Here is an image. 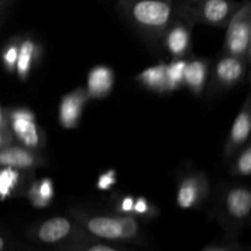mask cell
I'll list each match as a JSON object with an SVG mask.
<instances>
[{
  "label": "cell",
  "instance_id": "obj_1",
  "mask_svg": "<svg viewBox=\"0 0 251 251\" xmlns=\"http://www.w3.org/2000/svg\"><path fill=\"white\" fill-rule=\"evenodd\" d=\"M68 215L96 240L125 245L147 244L140 221L132 216L98 212L80 206L68 207Z\"/></svg>",
  "mask_w": 251,
  "mask_h": 251
},
{
  "label": "cell",
  "instance_id": "obj_2",
  "mask_svg": "<svg viewBox=\"0 0 251 251\" xmlns=\"http://www.w3.org/2000/svg\"><path fill=\"white\" fill-rule=\"evenodd\" d=\"M115 10L150 44H157L174 17V0H118Z\"/></svg>",
  "mask_w": 251,
  "mask_h": 251
},
{
  "label": "cell",
  "instance_id": "obj_3",
  "mask_svg": "<svg viewBox=\"0 0 251 251\" xmlns=\"http://www.w3.org/2000/svg\"><path fill=\"white\" fill-rule=\"evenodd\" d=\"M251 213V191L242 184H225L216 196L215 218L227 239H235L248 226Z\"/></svg>",
  "mask_w": 251,
  "mask_h": 251
},
{
  "label": "cell",
  "instance_id": "obj_4",
  "mask_svg": "<svg viewBox=\"0 0 251 251\" xmlns=\"http://www.w3.org/2000/svg\"><path fill=\"white\" fill-rule=\"evenodd\" d=\"M24 234L29 242L50 248L70 243L96 240L69 215L54 216L31 223L24 229Z\"/></svg>",
  "mask_w": 251,
  "mask_h": 251
},
{
  "label": "cell",
  "instance_id": "obj_5",
  "mask_svg": "<svg viewBox=\"0 0 251 251\" xmlns=\"http://www.w3.org/2000/svg\"><path fill=\"white\" fill-rule=\"evenodd\" d=\"M239 5L233 0H201L194 6H174V16L179 17L190 27L198 24L213 27H227Z\"/></svg>",
  "mask_w": 251,
  "mask_h": 251
},
{
  "label": "cell",
  "instance_id": "obj_6",
  "mask_svg": "<svg viewBox=\"0 0 251 251\" xmlns=\"http://www.w3.org/2000/svg\"><path fill=\"white\" fill-rule=\"evenodd\" d=\"M250 60L240 56L222 54L212 69V76L207 85L206 97L213 102L229 90L239 85L245 77Z\"/></svg>",
  "mask_w": 251,
  "mask_h": 251
},
{
  "label": "cell",
  "instance_id": "obj_7",
  "mask_svg": "<svg viewBox=\"0 0 251 251\" xmlns=\"http://www.w3.org/2000/svg\"><path fill=\"white\" fill-rule=\"evenodd\" d=\"M251 4L245 0L230 17L227 25L223 54L250 60L251 55Z\"/></svg>",
  "mask_w": 251,
  "mask_h": 251
},
{
  "label": "cell",
  "instance_id": "obj_8",
  "mask_svg": "<svg viewBox=\"0 0 251 251\" xmlns=\"http://www.w3.org/2000/svg\"><path fill=\"white\" fill-rule=\"evenodd\" d=\"M7 124L14 139L27 149L42 152L46 147V134L38 125L36 115L25 107L11 108L6 112Z\"/></svg>",
  "mask_w": 251,
  "mask_h": 251
},
{
  "label": "cell",
  "instance_id": "obj_9",
  "mask_svg": "<svg viewBox=\"0 0 251 251\" xmlns=\"http://www.w3.org/2000/svg\"><path fill=\"white\" fill-rule=\"evenodd\" d=\"M210 195L208 176L202 171H189L179 174L176 205L183 210H199Z\"/></svg>",
  "mask_w": 251,
  "mask_h": 251
},
{
  "label": "cell",
  "instance_id": "obj_10",
  "mask_svg": "<svg viewBox=\"0 0 251 251\" xmlns=\"http://www.w3.org/2000/svg\"><path fill=\"white\" fill-rule=\"evenodd\" d=\"M48 159L42 152L27 149L19 142H11L0 149V168L20 169L34 172L38 168L48 166Z\"/></svg>",
  "mask_w": 251,
  "mask_h": 251
},
{
  "label": "cell",
  "instance_id": "obj_11",
  "mask_svg": "<svg viewBox=\"0 0 251 251\" xmlns=\"http://www.w3.org/2000/svg\"><path fill=\"white\" fill-rule=\"evenodd\" d=\"M251 131V96H247L242 109L233 122L232 127L228 132L225 149L222 153L223 163L229 162L245 145L248 144Z\"/></svg>",
  "mask_w": 251,
  "mask_h": 251
},
{
  "label": "cell",
  "instance_id": "obj_12",
  "mask_svg": "<svg viewBox=\"0 0 251 251\" xmlns=\"http://www.w3.org/2000/svg\"><path fill=\"white\" fill-rule=\"evenodd\" d=\"M162 43L173 59L184 58L191 48V27L176 17L162 37Z\"/></svg>",
  "mask_w": 251,
  "mask_h": 251
},
{
  "label": "cell",
  "instance_id": "obj_13",
  "mask_svg": "<svg viewBox=\"0 0 251 251\" xmlns=\"http://www.w3.org/2000/svg\"><path fill=\"white\" fill-rule=\"evenodd\" d=\"M88 100L90 97L83 87H78L64 95L59 104V122L64 129H76L78 126Z\"/></svg>",
  "mask_w": 251,
  "mask_h": 251
},
{
  "label": "cell",
  "instance_id": "obj_14",
  "mask_svg": "<svg viewBox=\"0 0 251 251\" xmlns=\"http://www.w3.org/2000/svg\"><path fill=\"white\" fill-rule=\"evenodd\" d=\"M33 179V172L20 171L9 167L0 168V200L24 196Z\"/></svg>",
  "mask_w": 251,
  "mask_h": 251
},
{
  "label": "cell",
  "instance_id": "obj_15",
  "mask_svg": "<svg viewBox=\"0 0 251 251\" xmlns=\"http://www.w3.org/2000/svg\"><path fill=\"white\" fill-rule=\"evenodd\" d=\"M42 55V47L34 37L24 36L20 39L19 55H17L15 73L21 81H26L32 69Z\"/></svg>",
  "mask_w": 251,
  "mask_h": 251
},
{
  "label": "cell",
  "instance_id": "obj_16",
  "mask_svg": "<svg viewBox=\"0 0 251 251\" xmlns=\"http://www.w3.org/2000/svg\"><path fill=\"white\" fill-rule=\"evenodd\" d=\"M114 81V73L109 66L97 65L91 69L87 76V86L85 88L90 100L108 97L113 90Z\"/></svg>",
  "mask_w": 251,
  "mask_h": 251
},
{
  "label": "cell",
  "instance_id": "obj_17",
  "mask_svg": "<svg viewBox=\"0 0 251 251\" xmlns=\"http://www.w3.org/2000/svg\"><path fill=\"white\" fill-rule=\"evenodd\" d=\"M208 70H210V64L206 59L194 58L190 61H186L183 86H185L195 97H200L205 92L207 86Z\"/></svg>",
  "mask_w": 251,
  "mask_h": 251
},
{
  "label": "cell",
  "instance_id": "obj_18",
  "mask_svg": "<svg viewBox=\"0 0 251 251\" xmlns=\"http://www.w3.org/2000/svg\"><path fill=\"white\" fill-rule=\"evenodd\" d=\"M166 65L164 63L156 64L146 68L141 73L135 76V81L139 83L141 87L146 90L152 91V92L168 93L167 88V76H166Z\"/></svg>",
  "mask_w": 251,
  "mask_h": 251
},
{
  "label": "cell",
  "instance_id": "obj_19",
  "mask_svg": "<svg viewBox=\"0 0 251 251\" xmlns=\"http://www.w3.org/2000/svg\"><path fill=\"white\" fill-rule=\"evenodd\" d=\"M54 194V184L50 179H33L25 191L24 198H26L33 207L44 208L50 205Z\"/></svg>",
  "mask_w": 251,
  "mask_h": 251
},
{
  "label": "cell",
  "instance_id": "obj_20",
  "mask_svg": "<svg viewBox=\"0 0 251 251\" xmlns=\"http://www.w3.org/2000/svg\"><path fill=\"white\" fill-rule=\"evenodd\" d=\"M53 251H140L125 244L102 242V240H88V242L70 243L51 248Z\"/></svg>",
  "mask_w": 251,
  "mask_h": 251
},
{
  "label": "cell",
  "instance_id": "obj_21",
  "mask_svg": "<svg viewBox=\"0 0 251 251\" xmlns=\"http://www.w3.org/2000/svg\"><path fill=\"white\" fill-rule=\"evenodd\" d=\"M186 61L184 58L173 59L169 64L166 65V76H167V88L168 93L176 91L183 86L184 70H185Z\"/></svg>",
  "mask_w": 251,
  "mask_h": 251
},
{
  "label": "cell",
  "instance_id": "obj_22",
  "mask_svg": "<svg viewBox=\"0 0 251 251\" xmlns=\"http://www.w3.org/2000/svg\"><path fill=\"white\" fill-rule=\"evenodd\" d=\"M232 159H234L230 166V174L234 176H249L251 174V146L247 144L238 154H235Z\"/></svg>",
  "mask_w": 251,
  "mask_h": 251
},
{
  "label": "cell",
  "instance_id": "obj_23",
  "mask_svg": "<svg viewBox=\"0 0 251 251\" xmlns=\"http://www.w3.org/2000/svg\"><path fill=\"white\" fill-rule=\"evenodd\" d=\"M159 215V210L156 205L150 202L144 196L135 198L134 201V210H132V216L139 221H152Z\"/></svg>",
  "mask_w": 251,
  "mask_h": 251
},
{
  "label": "cell",
  "instance_id": "obj_24",
  "mask_svg": "<svg viewBox=\"0 0 251 251\" xmlns=\"http://www.w3.org/2000/svg\"><path fill=\"white\" fill-rule=\"evenodd\" d=\"M20 39L21 37H14L10 39L1 50V61L4 65L5 70L7 73H14L15 66H16L17 55H19V47H20Z\"/></svg>",
  "mask_w": 251,
  "mask_h": 251
},
{
  "label": "cell",
  "instance_id": "obj_25",
  "mask_svg": "<svg viewBox=\"0 0 251 251\" xmlns=\"http://www.w3.org/2000/svg\"><path fill=\"white\" fill-rule=\"evenodd\" d=\"M135 198L131 195H118L114 200V213L132 216ZM134 217V216H132Z\"/></svg>",
  "mask_w": 251,
  "mask_h": 251
},
{
  "label": "cell",
  "instance_id": "obj_26",
  "mask_svg": "<svg viewBox=\"0 0 251 251\" xmlns=\"http://www.w3.org/2000/svg\"><path fill=\"white\" fill-rule=\"evenodd\" d=\"M115 184H117V171L115 169H108V171L103 172L97 179V188L102 191L109 190Z\"/></svg>",
  "mask_w": 251,
  "mask_h": 251
},
{
  "label": "cell",
  "instance_id": "obj_27",
  "mask_svg": "<svg viewBox=\"0 0 251 251\" xmlns=\"http://www.w3.org/2000/svg\"><path fill=\"white\" fill-rule=\"evenodd\" d=\"M15 0H5V1L0 2V28H1L2 24L5 22V20H6L7 17V14H9L10 9H11V6L14 5Z\"/></svg>",
  "mask_w": 251,
  "mask_h": 251
},
{
  "label": "cell",
  "instance_id": "obj_28",
  "mask_svg": "<svg viewBox=\"0 0 251 251\" xmlns=\"http://www.w3.org/2000/svg\"><path fill=\"white\" fill-rule=\"evenodd\" d=\"M11 142H14V136L10 129H0V149Z\"/></svg>",
  "mask_w": 251,
  "mask_h": 251
},
{
  "label": "cell",
  "instance_id": "obj_29",
  "mask_svg": "<svg viewBox=\"0 0 251 251\" xmlns=\"http://www.w3.org/2000/svg\"><path fill=\"white\" fill-rule=\"evenodd\" d=\"M14 250V242L7 235L0 233V251H12Z\"/></svg>",
  "mask_w": 251,
  "mask_h": 251
},
{
  "label": "cell",
  "instance_id": "obj_30",
  "mask_svg": "<svg viewBox=\"0 0 251 251\" xmlns=\"http://www.w3.org/2000/svg\"><path fill=\"white\" fill-rule=\"evenodd\" d=\"M202 251H233L229 245L223 247V245H211V247L205 248Z\"/></svg>",
  "mask_w": 251,
  "mask_h": 251
},
{
  "label": "cell",
  "instance_id": "obj_31",
  "mask_svg": "<svg viewBox=\"0 0 251 251\" xmlns=\"http://www.w3.org/2000/svg\"><path fill=\"white\" fill-rule=\"evenodd\" d=\"M200 1L201 0H181V2L178 5V6H181V7L194 6V5H196L198 2H200Z\"/></svg>",
  "mask_w": 251,
  "mask_h": 251
},
{
  "label": "cell",
  "instance_id": "obj_32",
  "mask_svg": "<svg viewBox=\"0 0 251 251\" xmlns=\"http://www.w3.org/2000/svg\"><path fill=\"white\" fill-rule=\"evenodd\" d=\"M0 129H9V124H7L6 115L2 114L1 109H0Z\"/></svg>",
  "mask_w": 251,
  "mask_h": 251
},
{
  "label": "cell",
  "instance_id": "obj_33",
  "mask_svg": "<svg viewBox=\"0 0 251 251\" xmlns=\"http://www.w3.org/2000/svg\"><path fill=\"white\" fill-rule=\"evenodd\" d=\"M2 1H5V0H0V2H2Z\"/></svg>",
  "mask_w": 251,
  "mask_h": 251
},
{
  "label": "cell",
  "instance_id": "obj_34",
  "mask_svg": "<svg viewBox=\"0 0 251 251\" xmlns=\"http://www.w3.org/2000/svg\"><path fill=\"white\" fill-rule=\"evenodd\" d=\"M21 251H26V250H21Z\"/></svg>",
  "mask_w": 251,
  "mask_h": 251
}]
</instances>
